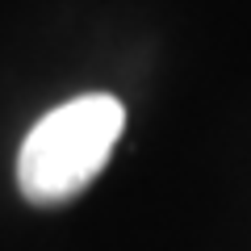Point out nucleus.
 <instances>
[{
    "instance_id": "obj_1",
    "label": "nucleus",
    "mask_w": 251,
    "mask_h": 251,
    "mask_svg": "<svg viewBox=\"0 0 251 251\" xmlns=\"http://www.w3.org/2000/svg\"><path fill=\"white\" fill-rule=\"evenodd\" d=\"M126 126V109L109 92H88L50 109L21 143L17 184L34 205H63L109 163Z\"/></svg>"
}]
</instances>
